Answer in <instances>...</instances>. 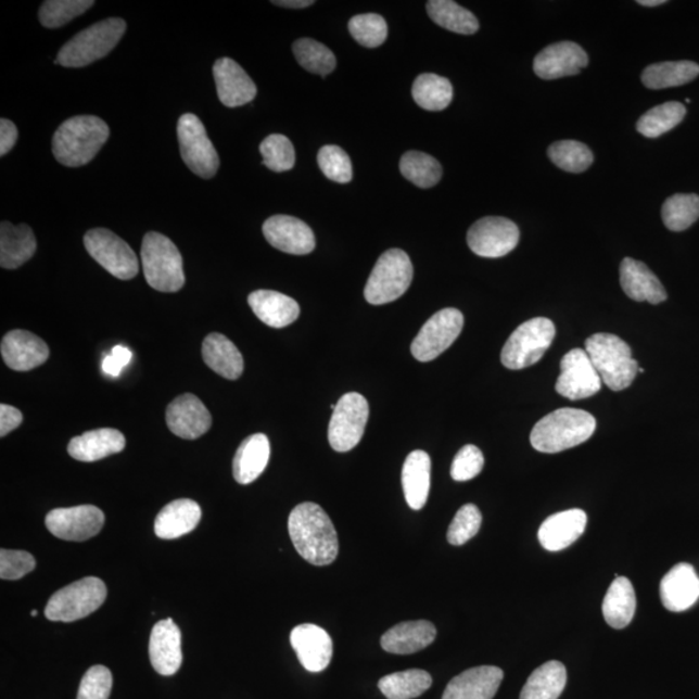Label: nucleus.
Here are the masks:
<instances>
[{"mask_svg": "<svg viewBox=\"0 0 699 699\" xmlns=\"http://www.w3.org/2000/svg\"><path fill=\"white\" fill-rule=\"evenodd\" d=\"M144 277L153 289L175 293L183 288L186 278L183 258L169 238L158 232H148L141 246Z\"/></svg>", "mask_w": 699, "mask_h": 699, "instance_id": "6", "label": "nucleus"}, {"mask_svg": "<svg viewBox=\"0 0 699 699\" xmlns=\"http://www.w3.org/2000/svg\"><path fill=\"white\" fill-rule=\"evenodd\" d=\"M427 10L436 25L457 35L472 36L480 29L479 20L473 13L452 0H430Z\"/></svg>", "mask_w": 699, "mask_h": 699, "instance_id": "39", "label": "nucleus"}, {"mask_svg": "<svg viewBox=\"0 0 699 699\" xmlns=\"http://www.w3.org/2000/svg\"><path fill=\"white\" fill-rule=\"evenodd\" d=\"M264 165L275 173L292 170L295 164V151L292 141L281 134H272L259 145Z\"/></svg>", "mask_w": 699, "mask_h": 699, "instance_id": "48", "label": "nucleus"}, {"mask_svg": "<svg viewBox=\"0 0 699 699\" xmlns=\"http://www.w3.org/2000/svg\"><path fill=\"white\" fill-rule=\"evenodd\" d=\"M289 535L297 552L315 567H327L338 559V531L318 504L302 503L292 510L288 521Z\"/></svg>", "mask_w": 699, "mask_h": 699, "instance_id": "1", "label": "nucleus"}, {"mask_svg": "<svg viewBox=\"0 0 699 699\" xmlns=\"http://www.w3.org/2000/svg\"><path fill=\"white\" fill-rule=\"evenodd\" d=\"M3 360L13 371L28 372L49 359L50 348L42 339L28 331H11L2 341Z\"/></svg>", "mask_w": 699, "mask_h": 699, "instance_id": "22", "label": "nucleus"}, {"mask_svg": "<svg viewBox=\"0 0 699 699\" xmlns=\"http://www.w3.org/2000/svg\"><path fill=\"white\" fill-rule=\"evenodd\" d=\"M93 4V0H47L40 7L39 22L47 29L62 28L89 11Z\"/></svg>", "mask_w": 699, "mask_h": 699, "instance_id": "47", "label": "nucleus"}, {"mask_svg": "<svg viewBox=\"0 0 699 699\" xmlns=\"http://www.w3.org/2000/svg\"><path fill=\"white\" fill-rule=\"evenodd\" d=\"M587 52L574 42H559L546 47L534 59V72L542 79L576 76L588 65Z\"/></svg>", "mask_w": 699, "mask_h": 699, "instance_id": "19", "label": "nucleus"}, {"mask_svg": "<svg viewBox=\"0 0 699 699\" xmlns=\"http://www.w3.org/2000/svg\"><path fill=\"white\" fill-rule=\"evenodd\" d=\"M268 243L278 251L293 254H310L315 249V234L304 220L291 215H274L264 225Z\"/></svg>", "mask_w": 699, "mask_h": 699, "instance_id": "18", "label": "nucleus"}, {"mask_svg": "<svg viewBox=\"0 0 699 699\" xmlns=\"http://www.w3.org/2000/svg\"><path fill=\"white\" fill-rule=\"evenodd\" d=\"M587 526V514L582 509H569L556 513L542 523L539 542L549 552H559L574 544Z\"/></svg>", "mask_w": 699, "mask_h": 699, "instance_id": "26", "label": "nucleus"}, {"mask_svg": "<svg viewBox=\"0 0 699 699\" xmlns=\"http://www.w3.org/2000/svg\"><path fill=\"white\" fill-rule=\"evenodd\" d=\"M638 373H645V369L644 368H638Z\"/></svg>", "mask_w": 699, "mask_h": 699, "instance_id": "61", "label": "nucleus"}, {"mask_svg": "<svg viewBox=\"0 0 699 699\" xmlns=\"http://www.w3.org/2000/svg\"><path fill=\"white\" fill-rule=\"evenodd\" d=\"M403 177L420 188H432L442 178V166L430 154L409 151L403 154L399 163Z\"/></svg>", "mask_w": 699, "mask_h": 699, "instance_id": "44", "label": "nucleus"}, {"mask_svg": "<svg viewBox=\"0 0 699 699\" xmlns=\"http://www.w3.org/2000/svg\"><path fill=\"white\" fill-rule=\"evenodd\" d=\"M18 132L15 124L10 119H0V156H5L10 153L17 141Z\"/></svg>", "mask_w": 699, "mask_h": 699, "instance_id": "57", "label": "nucleus"}, {"mask_svg": "<svg viewBox=\"0 0 699 699\" xmlns=\"http://www.w3.org/2000/svg\"><path fill=\"white\" fill-rule=\"evenodd\" d=\"M348 30L353 38L368 49H376L387 38V24L385 18L376 13L356 15L348 22Z\"/></svg>", "mask_w": 699, "mask_h": 699, "instance_id": "49", "label": "nucleus"}, {"mask_svg": "<svg viewBox=\"0 0 699 699\" xmlns=\"http://www.w3.org/2000/svg\"><path fill=\"white\" fill-rule=\"evenodd\" d=\"M687 114V107L678 102H669L654 107L643 114L637 120L636 129L643 137L656 139L663 134L675 129Z\"/></svg>", "mask_w": 699, "mask_h": 699, "instance_id": "42", "label": "nucleus"}, {"mask_svg": "<svg viewBox=\"0 0 699 699\" xmlns=\"http://www.w3.org/2000/svg\"><path fill=\"white\" fill-rule=\"evenodd\" d=\"M220 103L238 107L251 103L257 96V86L247 73L230 58H221L213 66Z\"/></svg>", "mask_w": 699, "mask_h": 699, "instance_id": "21", "label": "nucleus"}, {"mask_svg": "<svg viewBox=\"0 0 699 699\" xmlns=\"http://www.w3.org/2000/svg\"><path fill=\"white\" fill-rule=\"evenodd\" d=\"M293 52L302 68L322 77L332 73L338 64L334 53L327 46L312 38L295 40Z\"/></svg>", "mask_w": 699, "mask_h": 699, "instance_id": "46", "label": "nucleus"}, {"mask_svg": "<svg viewBox=\"0 0 699 699\" xmlns=\"http://www.w3.org/2000/svg\"><path fill=\"white\" fill-rule=\"evenodd\" d=\"M37 251V240L29 226L3 221L0 226V266L15 270L28 262Z\"/></svg>", "mask_w": 699, "mask_h": 699, "instance_id": "32", "label": "nucleus"}, {"mask_svg": "<svg viewBox=\"0 0 699 699\" xmlns=\"http://www.w3.org/2000/svg\"><path fill=\"white\" fill-rule=\"evenodd\" d=\"M170 432L183 440H198L212 428V415L196 395L183 394L175 398L166 411Z\"/></svg>", "mask_w": 699, "mask_h": 699, "instance_id": "17", "label": "nucleus"}, {"mask_svg": "<svg viewBox=\"0 0 699 699\" xmlns=\"http://www.w3.org/2000/svg\"><path fill=\"white\" fill-rule=\"evenodd\" d=\"M636 595L626 576H618L603 598L602 614L610 627L626 628L634 620Z\"/></svg>", "mask_w": 699, "mask_h": 699, "instance_id": "36", "label": "nucleus"}, {"mask_svg": "<svg viewBox=\"0 0 699 699\" xmlns=\"http://www.w3.org/2000/svg\"><path fill=\"white\" fill-rule=\"evenodd\" d=\"M132 353L125 346L113 347L111 355L103 360V371L112 378H118L123 369L129 365Z\"/></svg>", "mask_w": 699, "mask_h": 699, "instance_id": "55", "label": "nucleus"}, {"mask_svg": "<svg viewBox=\"0 0 699 699\" xmlns=\"http://www.w3.org/2000/svg\"><path fill=\"white\" fill-rule=\"evenodd\" d=\"M105 522L103 510L93 506L58 508L46 516V526L53 536L68 542H85L98 535Z\"/></svg>", "mask_w": 699, "mask_h": 699, "instance_id": "16", "label": "nucleus"}, {"mask_svg": "<svg viewBox=\"0 0 699 699\" xmlns=\"http://www.w3.org/2000/svg\"><path fill=\"white\" fill-rule=\"evenodd\" d=\"M414 266L406 252L390 249L373 267L365 289L368 304L379 306L402 297L411 287Z\"/></svg>", "mask_w": 699, "mask_h": 699, "instance_id": "7", "label": "nucleus"}, {"mask_svg": "<svg viewBox=\"0 0 699 699\" xmlns=\"http://www.w3.org/2000/svg\"><path fill=\"white\" fill-rule=\"evenodd\" d=\"M663 607L681 613L694 607L699 600V576L689 563H677L661 582Z\"/></svg>", "mask_w": 699, "mask_h": 699, "instance_id": "25", "label": "nucleus"}, {"mask_svg": "<svg viewBox=\"0 0 699 699\" xmlns=\"http://www.w3.org/2000/svg\"><path fill=\"white\" fill-rule=\"evenodd\" d=\"M602 380L584 348H573L561 360L556 392L563 398L581 401L600 392Z\"/></svg>", "mask_w": 699, "mask_h": 699, "instance_id": "15", "label": "nucleus"}, {"mask_svg": "<svg viewBox=\"0 0 699 699\" xmlns=\"http://www.w3.org/2000/svg\"><path fill=\"white\" fill-rule=\"evenodd\" d=\"M206 366L227 380H238L244 372V358L226 335L212 333L203 344Z\"/></svg>", "mask_w": 699, "mask_h": 699, "instance_id": "35", "label": "nucleus"}, {"mask_svg": "<svg viewBox=\"0 0 699 699\" xmlns=\"http://www.w3.org/2000/svg\"><path fill=\"white\" fill-rule=\"evenodd\" d=\"M23 422V414L17 408L3 405L0 406V435L5 436L15 430Z\"/></svg>", "mask_w": 699, "mask_h": 699, "instance_id": "56", "label": "nucleus"}, {"mask_svg": "<svg viewBox=\"0 0 699 699\" xmlns=\"http://www.w3.org/2000/svg\"><path fill=\"white\" fill-rule=\"evenodd\" d=\"M180 156L198 177L211 179L219 169V156L198 116L186 113L179 118Z\"/></svg>", "mask_w": 699, "mask_h": 699, "instance_id": "10", "label": "nucleus"}, {"mask_svg": "<svg viewBox=\"0 0 699 699\" xmlns=\"http://www.w3.org/2000/svg\"><path fill=\"white\" fill-rule=\"evenodd\" d=\"M37 567L35 557L25 550H0V577L3 581H18Z\"/></svg>", "mask_w": 699, "mask_h": 699, "instance_id": "53", "label": "nucleus"}, {"mask_svg": "<svg viewBox=\"0 0 699 699\" xmlns=\"http://www.w3.org/2000/svg\"><path fill=\"white\" fill-rule=\"evenodd\" d=\"M436 628L428 621L403 622L385 632L381 647L392 654H414L432 645Z\"/></svg>", "mask_w": 699, "mask_h": 699, "instance_id": "28", "label": "nucleus"}, {"mask_svg": "<svg viewBox=\"0 0 699 699\" xmlns=\"http://www.w3.org/2000/svg\"><path fill=\"white\" fill-rule=\"evenodd\" d=\"M126 31L123 18L112 17L78 33L58 53L55 64L65 68H84L114 50Z\"/></svg>", "mask_w": 699, "mask_h": 699, "instance_id": "5", "label": "nucleus"}, {"mask_svg": "<svg viewBox=\"0 0 699 699\" xmlns=\"http://www.w3.org/2000/svg\"><path fill=\"white\" fill-rule=\"evenodd\" d=\"M432 460L425 452L416 449L409 454L402 470V485L406 500L414 510L425 507L430 491Z\"/></svg>", "mask_w": 699, "mask_h": 699, "instance_id": "34", "label": "nucleus"}, {"mask_svg": "<svg viewBox=\"0 0 699 699\" xmlns=\"http://www.w3.org/2000/svg\"><path fill=\"white\" fill-rule=\"evenodd\" d=\"M291 644L308 672L325 671L332 661L333 641L326 630L306 623L293 628Z\"/></svg>", "mask_w": 699, "mask_h": 699, "instance_id": "20", "label": "nucleus"}, {"mask_svg": "<svg viewBox=\"0 0 699 699\" xmlns=\"http://www.w3.org/2000/svg\"><path fill=\"white\" fill-rule=\"evenodd\" d=\"M150 658L153 669L163 676L175 675L181 668V632L171 618L154 624L150 637Z\"/></svg>", "mask_w": 699, "mask_h": 699, "instance_id": "23", "label": "nucleus"}, {"mask_svg": "<svg viewBox=\"0 0 699 699\" xmlns=\"http://www.w3.org/2000/svg\"><path fill=\"white\" fill-rule=\"evenodd\" d=\"M126 447L125 435L116 429H97L69 442L68 453L78 461L93 462L119 454Z\"/></svg>", "mask_w": 699, "mask_h": 699, "instance_id": "30", "label": "nucleus"}, {"mask_svg": "<svg viewBox=\"0 0 699 699\" xmlns=\"http://www.w3.org/2000/svg\"><path fill=\"white\" fill-rule=\"evenodd\" d=\"M86 251L107 272L119 280H130L139 272V260L129 244L105 228L85 234Z\"/></svg>", "mask_w": 699, "mask_h": 699, "instance_id": "12", "label": "nucleus"}, {"mask_svg": "<svg viewBox=\"0 0 699 699\" xmlns=\"http://www.w3.org/2000/svg\"><path fill=\"white\" fill-rule=\"evenodd\" d=\"M272 4L284 7V9L300 10L307 9V7L313 5L314 2L313 0H277V2H272Z\"/></svg>", "mask_w": 699, "mask_h": 699, "instance_id": "58", "label": "nucleus"}, {"mask_svg": "<svg viewBox=\"0 0 699 699\" xmlns=\"http://www.w3.org/2000/svg\"><path fill=\"white\" fill-rule=\"evenodd\" d=\"M586 350L605 385L613 392H622L634 382L638 373L637 361L632 358L631 347L614 334L597 333L586 341Z\"/></svg>", "mask_w": 699, "mask_h": 699, "instance_id": "4", "label": "nucleus"}, {"mask_svg": "<svg viewBox=\"0 0 699 699\" xmlns=\"http://www.w3.org/2000/svg\"><path fill=\"white\" fill-rule=\"evenodd\" d=\"M412 97L422 110L441 112L452 104L454 87L447 78L425 73L415 79Z\"/></svg>", "mask_w": 699, "mask_h": 699, "instance_id": "40", "label": "nucleus"}, {"mask_svg": "<svg viewBox=\"0 0 699 699\" xmlns=\"http://www.w3.org/2000/svg\"><path fill=\"white\" fill-rule=\"evenodd\" d=\"M637 3L644 7H657L664 4L665 0H638Z\"/></svg>", "mask_w": 699, "mask_h": 699, "instance_id": "59", "label": "nucleus"}, {"mask_svg": "<svg viewBox=\"0 0 699 699\" xmlns=\"http://www.w3.org/2000/svg\"><path fill=\"white\" fill-rule=\"evenodd\" d=\"M433 678L423 670L395 672L379 682V688L387 699H414L432 687Z\"/></svg>", "mask_w": 699, "mask_h": 699, "instance_id": "41", "label": "nucleus"}, {"mask_svg": "<svg viewBox=\"0 0 699 699\" xmlns=\"http://www.w3.org/2000/svg\"><path fill=\"white\" fill-rule=\"evenodd\" d=\"M201 508L191 499H179L167 504L154 521V533L161 539H178L190 534L201 521Z\"/></svg>", "mask_w": 699, "mask_h": 699, "instance_id": "31", "label": "nucleus"}, {"mask_svg": "<svg viewBox=\"0 0 699 699\" xmlns=\"http://www.w3.org/2000/svg\"><path fill=\"white\" fill-rule=\"evenodd\" d=\"M595 430L593 415L583 409L561 408L537 421L530 442L536 452L557 454L582 445L594 435Z\"/></svg>", "mask_w": 699, "mask_h": 699, "instance_id": "3", "label": "nucleus"}, {"mask_svg": "<svg viewBox=\"0 0 699 699\" xmlns=\"http://www.w3.org/2000/svg\"><path fill=\"white\" fill-rule=\"evenodd\" d=\"M567 682V668L561 662L549 661L531 674L520 699H559Z\"/></svg>", "mask_w": 699, "mask_h": 699, "instance_id": "37", "label": "nucleus"}, {"mask_svg": "<svg viewBox=\"0 0 699 699\" xmlns=\"http://www.w3.org/2000/svg\"><path fill=\"white\" fill-rule=\"evenodd\" d=\"M555 335L556 327L552 320L534 318L523 322L503 347V366L519 371L536 365L552 345Z\"/></svg>", "mask_w": 699, "mask_h": 699, "instance_id": "9", "label": "nucleus"}, {"mask_svg": "<svg viewBox=\"0 0 699 699\" xmlns=\"http://www.w3.org/2000/svg\"><path fill=\"white\" fill-rule=\"evenodd\" d=\"M369 418L368 402L359 393H347L333 409L328 440L334 452L347 453L359 445Z\"/></svg>", "mask_w": 699, "mask_h": 699, "instance_id": "11", "label": "nucleus"}, {"mask_svg": "<svg viewBox=\"0 0 699 699\" xmlns=\"http://www.w3.org/2000/svg\"><path fill=\"white\" fill-rule=\"evenodd\" d=\"M503 678V670L495 665L463 671L448 683L442 699H493Z\"/></svg>", "mask_w": 699, "mask_h": 699, "instance_id": "24", "label": "nucleus"}, {"mask_svg": "<svg viewBox=\"0 0 699 699\" xmlns=\"http://www.w3.org/2000/svg\"><path fill=\"white\" fill-rule=\"evenodd\" d=\"M482 524L481 510L474 504H466L449 524L447 541L455 547L462 546L479 534Z\"/></svg>", "mask_w": 699, "mask_h": 699, "instance_id": "51", "label": "nucleus"}, {"mask_svg": "<svg viewBox=\"0 0 699 699\" xmlns=\"http://www.w3.org/2000/svg\"><path fill=\"white\" fill-rule=\"evenodd\" d=\"M271 447L265 434L247 436L233 457V476L240 485H249L265 472Z\"/></svg>", "mask_w": 699, "mask_h": 699, "instance_id": "33", "label": "nucleus"}, {"mask_svg": "<svg viewBox=\"0 0 699 699\" xmlns=\"http://www.w3.org/2000/svg\"><path fill=\"white\" fill-rule=\"evenodd\" d=\"M463 327V316L456 308H445L430 318L412 342L415 359L432 361L454 344Z\"/></svg>", "mask_w": 699, "mask_h": 699, "instance_id": "13", "label": "nucleus"}, {"mask_svg": "<svg viewBox=\"0 0 699 699\" xmlns=\"http://www.w3.org/2000/svg\"><path fill=\"white\" fill-rule=\"evenodd\" d=\"M247 304L257 318L271 328H285L298 319L300 305L288 295L275 291H255Z\"/></svg>", "mask_w": 699, "mask_h": 699, "instance_id": "29", "label": "nucleus"}, {"mask_svg": "<svg viewBox=\"0 0 699 699\" xmlns=\"http://www.w3.org/2000/svg\"><path fill=\"white\" fill-rule=\"evenodd\" d=\"M699 218V196L696 193H676L665 200L662 219L670 231L682 232L694 226Z\"/></svg>", "mask_w": 699, "mask_h": 699, "instance_id": "43", "label": "nucleus"}, {"mask_svg": "<svg viewBox=\"0 0 699 699\" xmlns=\"http://www.w3.org/2000/svg\"><path fill=\"white\" fill-rule=\"evenodd\" d=\"M112 685L110 669L102 664L92 665L80 682L77 699H110Z\"/></svg>", "mask_w": 699, "mask_h": 699, "instance_id": "52", "label": "nucleus"}, {"mask_svg": "<svg viewBox=\"0 0 699 699\" xmlns=\"http://www.w3.org/2000/svg\"><path fill=\"white\" fill-rule=\"evenodd\" d=\"M470 251L483 258H501L519 245L520 230L512 220L503 217H486L469 228Z\"/></svg>", "mask_w": 699, "mask_h": 699, "instance_id": "14", "label": "nucleus"}, {"mask_svg": "<svg viewBox=\"0 0 699 699\" xmlns=\"http://www.w3.org/2000/svg\"><path fill=\"white\" fill-rule=\"evenodd\" d=\"M548 156L563 171L580 174L594 164V153L576 140L556 141L548 148Z\"/></svg>", "mask_w": 699, "mask_h": 699, "instance_id": "45", "label": "nucleus"}, {"mask_svg": "<svg viewBox=\"0 0 699 699\" xmlns=\"http://www.w3.org/2000/svg\"><path fill=\"white\" fill-rule=\"evenodd\" d=\"M30 615H31V617H37V615H38V611H37V610H31Z\"/></svg>", "mask_w": 699, "mask_h": 699, "instance_id": "60", "label": "nucleus"}, {"mask_svg": "<svg viewBox=\"0 0 699 699\" xmlns=\"http://www.w3.org/2000/svg\"><path fill=\"white\" fill-rule=\"evenodd\" d=\"M111 131L102 118L77 116L66 119L52 140L58 163L79 167L91 163L110 138Z\"/></svg>", "mask_w": 699, "mask_h": 699, "instance_id": "2", "label": "nucleus"}, {"mask_svg": "<svg viewBox=\"0 0 699 699\" xmlns=\"http://www.w3.org/2000/svg\"><path fill=\"white\" fill-rule=\"evenodd\" d=\"M105 583L99 577L87 576L74 582L50 598L45 615L51 622L71 623L89 617L106 600Z\"/></svg>", "mask_w": 699, "mask_h": 699, "instance_id": "8", "label": "nucleus"}, {"mask_svg": "<svg viewBox=\"0 0 699 699\" xmlns=\"http://www.w3.org/2000/svg\"><path fill=\"white\" fill-rule=\"evenodd\" d=\"M318 164L328 179L346 185L353 179L352 160L338 145L322 147L318 154Z\"/></svg>", "mask_w": 699, "mask_h": 699, "instance_id": "50", "label": "nucleus"}, {"mask_svg": "<svg viewBox=\"0 0 699 699\" xmlns=\"http://www.w3.org/2000/svg\"><path fill=\"white\" fill-rule=\"evenodd\" d=\"M620 280L623 292L631 300L649 302L651 305L662 304L668 300L662 282L649 270L643 262L624 258L620 267Z\"/></svg>", "mask_w": 699, "mask_h": 699, "instance_id": "27", "label": "nucleus"}, {"mask_svg": "<svg viewBox=\"0 0 699 699\" xmlns=\"http://www.w3.org/2000/svg\"><path fill=\"white\" fill-rule=\"evenodd\" d=\"M485 467V457L479 447L463 446L455 456L452 476L456 482H467L475 479Z\"/></svg>", "mask_w": 699, "mask_h": 699, "instance_id": "54", "label": "nucleus"}, {"mask_svg": "<svg viewBox=\"0 0 699 699\" xmlns=\"http://www.w3.org/2000/svg\"><path fill=\"white\" fill-rule=\"evenodd\" d=\"M699 76V65L695 62H664L649 65L641 74L645 87L651 90L670 89L687 85Z\"/></svg>", "mask_w": 699, "mask_h": 699, "instance_id": "38", "label": "nucleus"}]
</instances>
